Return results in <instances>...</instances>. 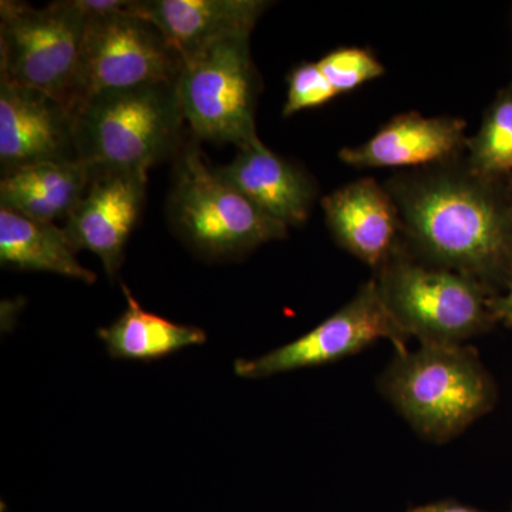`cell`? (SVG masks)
<instances>
[{
  "label": "cell",
  "mask_w": 512,
  "mask_h": 512,
  "mask_svg": "<svg viewBox=\"0 0 512 512\" xmlns=\"http://www.w3.org/2000/svg\"><path fill=\"white\" fill-rule=\"evenodd\" d=\"M325 221L339 247L377 272L406 251L399 208L375 178H360L322 200Z\"/></svg>",
  "instance_id": "12"
},
{
  "label": "cell",
  "mask_w": 512,
  "mask_h": 512,
  "mask_svg": "<svg viewBox=\"0 0 512 512\" xmlns=\"http://www.w3.org/2000/svg\"><path fill=\"white\" fill-rule=\"evenodd\" d=\"M318 64L339 96L379 79L386 72L373 52L363 47H339L323 56Z\"/></svg>",
  "instance_id": "20"
},
{
  "label": "cell",
  "mask_w": 512,
  "mask_h": 512,
  "mask_svg": "<svg viewBox=\"0 0 512 512\" xmlns=\"http://www.w3.org/2000/svg\"><path fill=\"white\" fill-rule=\"evenodd\" d=\"M82 163L73 111L36 90L0 80L3 175L40 164Z\"/></svg>",
  "instance_id": "10"
},
{
  "label": "cell",
  "mask_w": 512,
  "mask_h": 512,
  "mask_svg": "<svg viewBox=\"0 0 512 512\" xmlns=\"http://www.w3.org/2000/svg\"><path fill=\"white\" fill-rule=\"evenodd\" d=\"M74 5L84 18L93 19L130 12L133 0H74Z\"/></svg>",
  "instance_id": "22"
},
{
  "label": "cell",
  "mask_w": 512,
  "mask_h": 512,
  "mask_svg": "<svg viewBox=\"0 0 512 512\" xmlns=\"http://www.w3.org/2000/svg\"><path fill=\"white\" fill-rule=\"evenodd\" d=\"M373 278L400 328L420 345H464L498 325L490 289L470 276L424 264L407 248Z\"/></svg>",
  "instance_id": "4"
},
{
  "label": "cell",
  "mask_w": 512,
  "mask_h": 512,
  "mask_svg": "<svg viewBox=\"0 0 512 512\" xmlns=\"http://www.w3.org/2000/svg\"><path fill=\"white\" fill-rule=\"evenodd\" d=\"M508 183H510V187H511V190H512V178H511V180H508Z\"/></svg>",
  "instance_id": "25"
},
{
  "label": "cell",
  "mask_w": 512,
  "mask_h": 512,
  "mask_svg": "<svg viewBox=\"0 0 512 512\" xmlns=\"http://www.w3.org/2000/svg\"><path fill=\"white\" fill-rule=\"evenodd\" d=\"M249 37H232L185 60L175 84L192 133L238 150L259 140L255 114L261 82Z\"/></svg>",
  "instance_id": "7"
},
{
  "label": "cell",
  "mask_w": 512,
  "mask_h": 512,
  "mask_svg": "<svg viewBox=\"0 0 512 512\" xmlns=\"http://www.w3.org/2000/svg\"><path fill=\"white\" fill-rule=\"evenodd\" d=\"M76 252L64 228L55 222L0 208V264L5 268L50 272L94 284L96 275L77 261Z\"/></svg>",
  "instance_id": "16"
},
{
  "label": "cell",
  "mask_w": 512,
  "mask_h": 512,
  "mask_svg": "<svg viewBox=\"0 0 512 512\" xmlns=\"http://www.w3.org/2000/svg\"><path fill=\"white\" fill-rule=\"evenodd\" d=\"M87 19L74 0L35 8L0 2V80L73 109Z\"/></svg>",
  "instance_id": "6"
},
{
  "label": "cell",
  "mask_w": 512,
  "mask_h": 512,
  "mask_svg": "<svg viewBox=\"0 0 512 512\" xmlns=\"http://www.w3.org/2000/svg\"><path fill=\"white\" fill-rule=\"evenodd\" d=\"M380 339L389 340L396 353L409 350V336L393 318L376 279L372 278L360 286L346 305L311 332L256 359H238L235 375L264 379L305 367L328 365L356 355Z\"/></svg>",
  "instance_id": "9"
},
{
  "label": "cell",
  "mask_w": 512,
  "mask_h": 512,
  "mask_svg": "<svg viewBox=\"0 0 512 512\" xmlns=\"http://www.w3.org/2000/svg\"><path fill=\"white\" fill-rule=\"evenodd\" d=\"M168 217L192 249L211 259L237 258L288 237V227L222 180L197 146L185 147L175 167Z\"/></svg>",
  "instance_id": "5"
},
{
  "label": "cell",
  "mask_w": 512,
  "mask_h": 512,
  "mask_svg": "<svg viewBox=\"0 0 512 512\" xmlns=\"http://www.w3.org/2000/svg\"><path fill=\"white\" fill-rule=\"evenodd\" d=\"M127 309L116 322L99 330L113 359L154 362L194 345L207 342V333L195 326L181 325L148 312L134 298L126 285H121Z\"/></svg>",
  "instance_id": "18"
},
{
  "label": "cell",
  "mask_w": 512,
  "mask_h": 512,
  "mask_svg": "<svg viewBox=\"0 0 512 512\" xmlns=\"http://www.w3.org/2000/svg\"><path fill=\"white\" fill-rule=\"evenodd\" d=\"M491 311L498 323H503L507 328H512V279L508 288L500 295L491 299Z\"/></svg>",
  "instance_id": "23"
},
{
  "label": "cell",
  "mask_w": 512,
  "mask_h": 512,
  "mask_svg": "<svg viewBox=\"0 0 512 512\" xmlns=\"http://www.w3.org/2000/svg\"><path fill=\"white\" fill-rule=\"evenodd\" d=\"M73 114L83 164L143 174L177 151L185 121L170 83L94 94Z\"/></svg>",
  "instance_id": "3"
},
{
  "label": "cell",
  "mask_w": 512,
  "mask_h": 512,
  "mask_svg": "<svg viewBox=\"0 0 512 512\" xmlns=\"http://www.w3.org/2000/svg\"><path fill=\"white\" fill-rule=\"evenodd\" d=\"M147 174L92 168L82 198L70 212L64 231L76 251L93 252L114 278L128 238L146 200Z\"/></svg>",
  "instance_id": "11"
},
{
  "label": "cell",
  "mask_w": 512,
  "mask_h": 512,
  "mask_svg": "<svg viewBox=\"0 0 512 512\" xmlns=\"http://www.w3.org/2000/svg\"><path fill=\"white\" fill-rule=\"evenodd\" d=\"M409 512H485L477 508L467 507V505L458 504L456 501H441V503L420 505ZM512 512V510L510 511Z\"/></svg>",
  "instance_id": "24"
},
{
  "label": "cell",
  "mask_w": 512,
  "mask_h": 512,
  "mask_svg": "<svg viewBox=\"0 0 512 512\" xmlns=\"http://www.w3.org/2000/svg\"><path fill=\"white\" fill-rule=\"evenodd\" d=\"M404 229L407 251L476 279L494 295L512 279V190L456 160L400 171L384 184Z\"/></svg>",
  "instance_id": "1"
},
{
  "label": "cell",
  "mask_w": 512,
  "mask_h": 512,
  "mask_svg": "<svg viewBox=\"0 0 512 512\" xmlns=\"http://www.w3.org/2000/svg\"><path fill=\"white\" fill-rule=\"evenodd\" d=\"M467 121L457 117L399 114L356 147L339 151L340 161L355 168H421L466 154Z\"/></svg>",
  "instance_id": "13"
},
{
  "label": "cell",
  "mask_w": 512,
  "mask_h": 512,
  "mask_svg": "<svg viewBox=\"0 0 512 512\" xmlns=\"http://www.w3.org/2000/svg\"><path fill=\"white\" fill-rule=\"evenodd\" d=\"M183 59L163 33L133 12L87 19L73 109L94 94L177 84Z\"/></svg>",
  "instance_id": "8"
},
{
  "label": "cell",
  "mask_w": 512,
  "mask_h": 512,
  "mask_svg": "<svg viewBox=\"0 0 512 512\" xmlns=\"http://www.w3.org/2000/svg\"><path fill=\"white\" fill-rule=\"evenodd\" d=\"M215 171L286 227H301L308 221L318 192L315 183L298 165L266 147L261 138L251 146L239 148L231 163Z\"/></svg>",
  "instance_id": "15"
},
{
  "label": "cell",
  "mask_w": 512,
  "mask_h": 512,
  "mask_svg": "<svg viewBox=\"0 0 512 512\" xmlns=\"http://www.w3.org/2000/svg\"><path fill=\"white\" fill-rule=\"evenodd\" d=\"M269 3L262 0H133L183 62L232 37L251 36Z\"/></svg>",
  "instance_id": "14"
},
{
  "label": "cell",
  "mask_w": 512,
  "mask_h": 512,
  "mask_svg": "<svg viewBox=\"0 0 512 512\" xmlns=\"http://www.w3.org/2000/svg\"><path fill=\"white\" fill-rule=\"evenodd\" d=\"M92 177L83 163L40 164L3 175L0 208L37 221H66Z\"/></svg>",
  "instance_id": "17"
},
{
  "label": "cell",
  "mask_w": 512,
  "mask_h": 512,
  "mask_svg": "<svg viewBox=\"0 0 512 512\" xmlns=\"http://www.w3.org/2000/svg\"><path fill=\"white\" fill-rule=\"evenodd\" d=\"M338 96L339 93L328 82L318 62L301 63L289 73L288 94L282 114L291 117L303 110L318 109Z\"/></svg>",
  "instance_id": "21"
},
{
  "label": "cell",
  "mask_w": 512,
  "mask_h": 512,
  "mask_svg": "<svg viewBox=\"0 0 512 512\" xmlns=\"http://www.w3.org/2000/svg\"><path fill=\"white\" fill-rule=\"evenodd\" d=\"M377 386L420 437L436 444L456 439L498 403L493 375L466 345L396 353Z\"/></svg>",
  "instance_id": "2"
},
{
  "label": "cell",
  "mask_w": 512,
  "mask_h": 512,
  "mask_svg": "<svg viewBox=\"0 0 512 512\" xmlns=\"http://www.w3.org/2000/svg\"><path fill=\"white\" fill-rule=\"evenodd\" d=\"M466 160L476 173L494 180L512 178V83L485 110L476 136L468 137Z\"/></svg>",
  "instance_id": "19"
}]
</instances>
